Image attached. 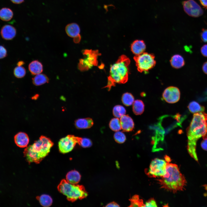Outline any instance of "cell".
I'll return each instance as SVG.
<instances>
[{"label":"cell","instance_id":"43","mask_svg":"<svg viewBox=\"0 0 207 207\" xmlns=\"http://www.w3.org/2000/svg\"><path fill=\"white\" fill-rule=\"evenodd\" d=\"M24 64V62L23 61H20L18 62L17 64L18 66H21Z\"/></svg>","mask_w":207,"mask_h":207},{"label":"cell","instance_id":"42","mask_svg":"<svg viewBox=\"0 0 207 207\" xmlns=\"http://www.w3.org/2000/svg\"><path fill=\"white\" fill-rule=\"evenodd\" d=\"M14 3L19 4L23 2L24 0H10Z\"/></svg>","mask_w":207,"mask_h":207},{"label":"cell","instance_id":"25","mask_svg":"<svg viewBox=\"0 0 207 207\" xmlns=\"http://www.w3.org/2000/svg\"><path fill=\"white\" fill-rule=\"evenodd\" d=\"M188 108L191 112L194 114L203 112L205 109L204 106L200 105L198 102L194 101L190 102Z\"/></svg>","mask_w":207,"mask_h":207},{"label":"cell","instance_id":"34","mask_svg":"<svg viewBox=\"0 0 207 207\" xmlns=\"http://www.w3.org/2000/svg\"><path fill=\"white\" fill-rule=\"evenodd\" d=\"M155 201L153 198L150 199L145 203V207H157Z\"/></svg>","mask_w":207,"mask_h":207},{"label":"cell","instance_id":"26","mask_svg":"<svg viewBox=\"0 0 207 207\" xmlns=\"http://www.w3.org/2000/svg\"><path fill=\"white\" fill-rule=\"evenodd\" d=\"M122 101L124 105L129 106L133 104L134 101V98L131 93L126 92L123 94Z\"/></svg>","mask_w":207,"mask_h":207},{"label":"cell","instance_id":"12","mask_svg":"<svg viewBox=\"0 0 207 207\" xmlns=\"http://www.w3.org/2000/svg\"><path fill=\"white\" fill-rule=\"evenodd\" d=\"M121 129L124 132H129L134 129V124L132 119L128 115H124L120 118Z\"/></svg>","mask_w":207,"mask_h":207},{"label":"cell","instance_id":"36","mask_svg":"<svg viewBox=\"0 0 207 207\" xmlns=\"http://www.w3.org/2000/svg\"><path fill=\"white\" fill-rule=\"evenodd\" d=\"M200 51L203 56L207 57V44L204 45L201 47Z\"/></svg>","mask_w":207,"mask_h":207},{"label":"cell","instance_id":"31","mask_svg":"<svg viewBox=\"0 0 207 207\" xmlns=\"http://www.w3.org/2000/svg\"><path fill=\"white\" fill-rule=\"evenodd\" d=\"M114 139L118 143H124L126 140V137L122 132L119 131L116 132L114 135Z\"/></svg>","mask_w":207,"mask_h":207},{"label":"cell","instance_id":"27","mask_svg":"<svg viewBox=\"0 0 207 207\" xmlns=\"http://www.w3.org/2000/svg\"><path fill=\"white\" fill-rule=\"evenodd\" d=\"M126 110L125 108L120 105H117L114 107L113 109V114L116 118H120L125 115Z\"/></svg>","mask_w":207,"mask_h":207},{"label":"cell","instance_id":"16","mask_svg":"<svg viewBox=\"0 0 207 207\" xmlns=\"http://www.w3.org/2000/svg\"><path fill=\"white\" fill-rule=\"evenodd\" d=\"M65 31L67 35L71 37L74 38L80 35V29L76 23H70L66 26Z\"/></svg>","mask_w":207,"mask_h":207},{"label":"cell","instance_id":"17","mask_svg":"<svg viewBox=\"0 0 207 207\" xmlns=\"http://www.w3.org/2000/svg\"><path fill=\"white\" fill-rule=\"evenodd\" d=\"M93 124L92 119L90 118H79L75 122V125L78 129H87L90 128Z\"/></svg>","mask_w":207,"mask_h":207},{"label":"cell","instance_id":"3","mask_svg":"<svg viewBox=\"0 0 207 207\" xmlns=\"http://www.w3.org/2000/svg\"><path fill=\"white\" fill-rule=\"evenodd\" d=\"M53 144L49 138L41 136L33 144L25 149L23 152L24 157L29 164H39L48 155Z\"/></svg>","mask_w":207,"mask_h":207},{"label":"cell","instance_id":"41","mask_svg":"<svg viewBox=\"0 0 207 207\" xmlns=\"http://www.w3.org/2000/svg\"><path fill=\"white\" fill-rule=\"evenodd\" d=\"M106 207H119V206L115 202H113L110 203L107 205Z\"/></svg>","mask_w":207,"mask_h":207},{"label":"cell","instance_id":"4","mask_svg":"<svg viewBox=\"0 0 207 207\" xmlns=\"http://www.w3.org/2000/svg\"><path fill=\"white\" fill-rule=\"evenodd\" d=\"M130 61L124 55L120 56L117 60L110 67L108 82L105 87L109 91L116 83L124 84L128 80L129 66Z\"/></svg>","mask_w":207,"mask_h":207},{"label":"cell","instance_id":"10","mask_svg":"<svg viewBox=\"0 0 207 207\" xmlns=\"http://www.w3.org/2000/svg\"><path fill=\"white\" fill-rule=\"evenodd\" d=\"M185 12L189 16L197 18L202 16L204 11L200 6L194 0H187L182 2Z\"/></svg>","mask_w":207,"mask_h":207},{"label":"cell","instance_id":"2","mask_svg":"<svg viewBox=\"0 0 207 207\" xmlns=\"http://www.w3.org/2000/svg\"><path fill=\"white\" fill-rule=\"evenodd\" d=\"M166 162V173L157 179L161 188L173 193L183 191L187 184L185 177L177 165Z\"/></svg>","mask_w":207,"mask_h":207},{"label":"cell","instance_id":"28","mask_svg":"<svg viewBox=\"0 0 207 207\" xmlns=\"http://www.w3.org/2000/svg\"><path fill=\"white\" fill-rule=\"evenodd\" d=\"M109 126L112 131L115 132L118 131L121 129L120 120L117 118H114L110 120Z\"/></svg>","mask_w":207,"mask_h":207},{"label":"cell","instance_id":"32","mask_svg":"<svg viewBox=\"0 0 207 207\" xmlns=\"http://www.w3.org/2000/svg\"><path fill=\"white\" fill-rule=\"evenodd\" d=\"M78 144L82 147L86 148L91 147L92 145V142L89 139L78 137Z\"/></svg>","mask_w":207,"mask_h":207},{"label":"cell","instance_id":"40","mask_svg":"<svg viewBox=\"0 0 207 207\" xmlns=\"http://www.w3.org/2000/svg\"><path fill=\"white\" fill-rule=\"evenodd\" d=\"M81 37L80 35L74 38L73 41L74 43H77L80 41Z\"/></svg>","mask_w":207,"mask_h":207},{"label":"cell","instance_id":"9","mask_svg":"<svg viewBox=\"0 0 207 207\" xmlns=\"http://www.w3.org/2000/svg\"><path fill=\"white\" fill-rule=\"evenodd\" d=\"M78 137L68 135L61 138L58 142V148L60 152L64 154L69 152L78 143Z\"/></svg>","mask_w":207,"mask_h":207},{"label":"cell","instance_id":"37","mask_svg":"<svg viewBox=\"0 0 207 207\" xmlns=\"http://www.w3.org/2000/svg\"><path fill=\"white\" fill-rule=\"evenodd\" d=\"M201 146L203 149L207 151V139H203L202 141Z\"/></svg>","mask_w":207,"mask_h":207},{"label":"cell","instance_id":"14","mask_svg":"<svg viewBox=\"0 0 207 207\" xmlns=\"http://www.w3.org/2000/svg\"><path fill=\"white\" fill-rule=\"evenodd\" d=\"M14 140L16 145L21 148L26 147L29 142V138L28 135L23 132H20L15 135Z\"/></svg>","mask_w":207,"mask_h":207},{"label":"cell","instance_id":"35","mask_svg":"<svg viewBox=\"0 0 207 207\" xmlns=\"http://www.w3.org/2000/svg\"><path fill=\"white\" fill-rule=\"evenodd\" d=\"M7 55L6 49L3 46L0 45V59L5 57Z\"/></svg>","mask_w":207,"mask_h":207},{"label":"cell","instance_id":"38","mask_svg":"<svg viewBox=\"0 0 207 207\" xmlns=\"http://www.w3.org/2000/svg\"><path fill=\"white\" fill-rule=\"evenodd\" d=\"M202 70L204 73L207 74V61L205 62L203 64Z\"/></svg>","mask_w":207,"mask_h":207},{"label":"cell","instance_id":"15","mask_svg":"<svg viewBox=\"0 0 207 207\" xmlns=\"http://www.w3.org/2000/svg\"><path fill=\"white\" fill-rule=\"evenodd\" d=\"M145 49L146 45L143 40H135L131 45V51L136 55H139L144 52Z\"/></svg>","mask_w":207,"mask_h":207},{"label":"cell","instance_id":"18","mask_svg":"<svg viewBox=\"0 0 207 207\" xmlns=\"http://www.w3.org/2000/svg\"><path fill=\"white\" fill-rule=\"evenodd\" d=\"M29 70L32 75H37L41 73L43 71L42 64L38 60L31 62L28 66Z\"/></svg>","mask_w":207,"mask_h":207},{"label":"cell","instance_id":"19","mask_svg":"<svg viewBox=\"0 0 207 207\" xmlns=\"http://www.w3.org/2000/svg\"><path fill=\"white\" fill-rule=\"evenodd\" d=\"M81 175L79 172L76 170H72L67 174L66 180L69 183L72 184H76L80 181Z\"/></svg>","mask_w":207,"mask_h":207},{"label":"cell","instance_id":"22","mask_svg":"<svg viewBox=\"0 0 207 207\" xmlns=\"http://www.w3.org/2000/svg\"><path fill=\"white\" fill-rule=\"evenodd\" d=\"M132 108L133 111L135 114L141 115L144 111V105L142 100H136L134 101Z\"/></svg>","mask_w":207,"mask_h":207},{"label":"cell","instance_id":"39","mask_svg":"<svg viewBox=\"0 0 207 207\" xmlns=\"http://www.w3.org/2000/svg\"><path fill=\"white\" fill-rule=\"evenodd\" d=\"M199 1L203 7L207 9V0H199Z\"/></svg>","mask_w":207,"mask_h":207},{"label":"cell","instance_id":"20","mask_svg":"<svg viewBox=\"0 0 207 207\" xmlns=\"http://www.w3.org/2000/svg\"><path fill=\"white\" fill-rule=\"evenodd\" d=\"M170 63L172 66L176 68H179L183 66L185 61L183 57L179 55H175L171 58Z\"/></svg>","mask_w":207,"mask_h":207},{"label":"cell","instance_id":"1","mask_svg":"<svg viewBox=\"0 0 207 207\" xmlns=\"http://www.w3.org/2000/svg\"><path fill=\"white\" fill-rule=\"evenodd\" d=\"M187 131L188 151L191 157L198 161L197 141L201 137L203 139H207V114L204 112L194 114Z\"/></svg>","mask_w":207,"mask_h":207},{"label":"cell","instance_id":"7","mask_svg":"<svg viewBox=\"0 0 207 207\" xmlns=\"http://www.w3.org/2000/svg\"><path fill=\"white\" fill-rule=\"evenodd\" d=\"M84 57L79 60L78 68L81 71H86L97 65V59L99 55L98 50L86 49L83 51Z\"/></svg>","mask_w":207,"mask_h":207},{"label":"cell","instance_id":"11","mask_svg":"<svg viewBox=\"0 0 207 207\" xmlns=\"http://www.w3.org/2000/svg\"><path fill=\"white\" fill-rule=\"evenodd\" d=\"M180 93L179 89L175 87L170 86L167 88L164 91L162 97L167 103H175L179 100Z\"/></svg>","mask_w":207,"mask_h":207},{"label":"cell","instance_id":"5","mask_svg":"<svg viewBox=\"0 0 207 207\" xmlns=\"http://www.w3.org/2000/svg\"><path fill=\"white\" fill-rule=\"evenodd\" d=\"M59 192L66 196L67 200L74 202L78 199H81L87 196V194L83 186L72 184L63 179L57 186Z\"/></svg>","mask_w":207,"mask_h":207},{"label":"cell","instance_id":"6","mask_svg":"<svg viewBox=\"0 0 207 207\" xmlns=\"http://www.w3.org/2000/svg\"><path fill=\"white\" fill-rule=\"evenodd\" d=\"M138 71L141 72H147L155 66L156 62L154 55L143 52L134 57Z\"/></svg>","mask_w":207,"mask_h":207},{"label":"cell","instance_id":"24","mask_svg":"<svg viewBox=\"0 0 207 207\" xmlns=\"http://www.w3.org/2000/svg\"><path fill=\"white\" fill-rule=\"evenodd\" d=\"M36 199L39 201L41 205L44 207H49L52 204L53 200L49 195L43 194L40 196H38Z\"/></svg>","mask_w":207,"mask_h":207},{"label":"cell","instance_id":"13","mask_svg":"<svg viewBox=\"0 0 207 207\" xmlns=\"http://www.w3.org/2000/svg\"><path fill=\"white\" fill-rule=\"evenodd\" d=\"M16 30L13 26L6 25L2 28L1 34L2 38L6 40H10L13 39L16 34Z\"/></svg>","mask_w":207,"mask_h":207},{"label":"cell","instance_id":"29","mask_svg":"<svg viewBox=\"0 0 207 207\" xmlns=\"http://www.w3.org/2000/svg\"><path fill=\"white\" fill-rule=\"evenodd\" d=\"M14 76L16 77L21 78L25 76L26 70L25 68L22 66H18L14 68Z\"/></svg>","mask_w":207,"mask_h":207},{"label":"cell","instance_id":"33","mask_svg":"<svg viewBox=\"0 0 207 207\" xmlns=\"http://www.w3.org/2000/svg\"><path fill=\"white\" fill-rule=\"evenodd\" d=\"M200 36L202 40L204 43H207V29L202 28Z\"/></svg>","mask_w":207,"mask_h":207},{"label":"cell","instance_id":"21","mask_svg":"<svg viewBox=\"0 0 207 207\" xmlns=\"http://www.w3.org/2000/svg\"><path fill=\"white\" fill-rule=\"evenodd\" d=\"M49 79L45 74H39L32 78V82L33 84L38 86L42 85L49 82Z\"/></svg>","mask_w":207,"mask_h":207},{"label":"cell","instance_id":"8","mask_svg":"<svg viewBox=\"0 0 207 207\" xmlns=\"http://www.w3.org/2000/svg\"><path fill=\"white\" fill-rule=\"evenodd\" d=\"M167 162L166 160L156 158L151 162L147 175L152 177H160L166 172Z\"/></svg>","mask_w":207,"mask_h":207},{"label":"cell","instance_id":"23","mask_svg":"<svg viewBox=\"0 0 207 207\" xmlns=\"http://www.w3.org/2000/svg\"><path fill=\"white\" fill-rule=\"evenodd\" d=\"M13 16V13L10 9L4 7L0 10V19L5 21L10 20Z\"/></svg>","mask_w":207,"mask_h":207},{"label":"cell","instance_id":"30","mask_svg":"<svg viewBox=\"0 0 207 207\" xmlns=\"http://www.w3.org/2000/svg\"><path fill=\"white\" fill-rule=\"evenodd\" d=\"M131 201V206L145 207V204L143 203V200L139 199L137 195L133 196Z\"/></svg>","mask_w":207,"mask_h":207}]
</instances>
